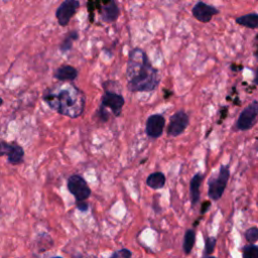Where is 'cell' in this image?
I'll use <instances>...</instances> for the list:
<instances>
[{
	"label": "cell",
	"mask_w": 258,
	"mask_h": 258,
	"mask_svg": "<svg viewBox=\"0 0 258 258\" xmlns=\"http://www.w3.org/2000/svg\"><path fill=\"white\" fill-rule=\"evenodd\" d=\"M131 256H132L131 251L126 248H123L113 252V254L109 258H131Z\"/></svg>",
	"instance_id": "7402d4cb"
},
{
	"label": "cell",
	"mask_w": 258,
	"mask_h": 258,
	"mask_svg": "<svg viewBox=\"0 0 258 258\" xmlns=\"http://www.w3.org/2000/svg\"><path fill=\"white\" fill-rule=\"evenodd\" d=\"M68 189L75 197L76 202L86 201L91 196V188L86 179L79 174H73L69 177Z\"/></svg>",
	"instance_id": "52a82bcc"
},
{
	"label": "cell",
	"mask_w": 258,
	"mask_h": 258,
	"mask_svg": "<svg viewBox=\"0 0 258 258\" xmlns=\"http://www.w3.org/2000/svg\"><path fill=\"white\" fill-rule=\"evenodd\" d=\"M3 104V100H2V98H0V106Z\"/></svg>",
	"instance_id": "484cf974"
},
{
	"label": "cell",
	"mask_w": 258,
	"mask_h": 258,
	"mask_svg": "<svg viewBox=\"0 0 258 258\" xmlns=\"http://www.w3.org/2000/svg\"><path fill=\"white\" fill-rule=\"evenodd\" d=\"M165 181H166L165 175L161 171L152 172L146 178V184L153 189L162 188L165 184Z\"/></svg>",
	"instance_id": "2e32d148"
},
{
	"label": "cell",
	"mask_w": 258,
	"mask_h": 258,
	"mask_svg": "<svg viewBox=\"0 0 258 258\" xmlns=\"http://www.w3.org/2000/svg\"><path fill=\"white\" fill-rule=\"evenodd\" d=\"M243 258H258V247L255 244H249L242 248Z\"/></svg>",
	"instance_id": "d6986e66"
},
{
	"label": "cell",
	"mask_w": 258,
	"mask_h": 258,
	"mask_svg": "<svg viewBox=\"0 0 258 258\" xmlns=\"http://www.w3.org/2000/svg\"><path fill=\"white\" fill-rule=\"evenodd\" d=\"M79 76V71L70 64H62L53 72V78L59 82H74Z\"/></svg>",
	"instance_id": "4fadbf2b"
},
{
	"label": "cell",
	"mask_w": 258,
	"mask_h": 258,
	"mask_svg": "<svg viewBox=\"0 0 258 258\" xmlns=\"http://www.w3.org/2000/svg\"><path fill=\"white\" fill-rule=\"evenodd\" d=\"M51 258H62V257H60V256H54V257H51Z\"/></svg>",
	"instance_id": "4316f807"
},
{
	"label": "cell",
	"mask_w": 258,
	"mask_h": 258,
	"mask_svg": "<svg viewBox=\"0 0 258 258\" xmlns=\"http://www.w3.org/2000/svg\"><path fill=\"white\" fill-rule=\"evenodd\" d=\"M257 115H258V101L253 100L240 112L235 124V130L248 131L252 129L257 121Z\"/></svg>",
	"instance_id": "5b68a950"
},
{
	"label": "cell",
	"mask_w": 258,
	"mask_h": 258,
	"mask_svg": "<svg viewBox=\"0 0 258 258\" xmlns=\"http://www.w3.org/2000/svg\"><path fill=\"white\" fill-rule=\"evenodd\" d=\"M230 177V169L228 164H223L220 166L219 172L213 175L208 182V196L213 201H218L222 198L227 183Z\"/></svg>",
	"instance_id": "277c9868"
},
{
	"label": "cell",
	"mask_w": 258,
	"mask_h": 258,
	"mask_svg": "<svg viewBox=\"0 0 258 258\" xmlns=\"http://www.w3.org/2000/svg\"><path fill=\"white\" fill-rule=\"evenodd\" d=\"M80 0H63L55 10V18L60 26H67L80 8Z\"/></svg>",
	"instance_id": "9c48e42d"
},
{
	"label": "cell",
	"mask_w": 258,
	"mask_h": 258,
	"mask_svg": "<svg viewBox=\"0 0 258 258\" xmlns=\"http://www.w3.org/2000/svg\"><path fill=\"white\" fill-rule=\"evenodd\" d=\"M236 23L250 29H256L258 27V14L256 12L248 13L242 16H239L235 19Z\"/></svg>",
	"instance_id": "9a60e30c"
},
{
	"label": "cell",
	"mask_w": 258,
	"mask_h": 258,
	"mask_svg": "<svg viewBox=\"0 0 258 258\" xmlns=\"http://www.w3.org/2000/svg\"><path fill=\"white\" fill-rule=\"evenodd\" d=\"M210 207H211V202L205 201V202L202 204V207H201V214L207 213V211L210 209Z\"/></svg>",
	"instance_id": "cb8c5ba5"
},
{
	"label": "cell",
	"mask_w": 258,
	"mask_h": 258,
	"mask_svg": "<svg viewBox=\"0 0 258 258\" xmlns=\"http://www.w3.org/2000/svg\"><path fill=\"white\" fill-rule=\"evenodd\" d=\"M127 88L131 93H148L156 90L160 76L147 53L140 47L129 51L126 68Z\"/></svg>",
	"instance_id": "6da1fadb"
},
{
	"label": "cell",
	"mask_w": 258,
	"mask_h": 258,
	"mask_svg": "<svg viewBox=\"0 0 258 258\" xmlns=\"http://www.w3.org/2000/svg\"><path fill=\"white\" fill-rule=\"evenodd\" d=\"M245 239L250 244H254L258 240V229L257 227H251L245 232Z\"/></svg>",
	"instance_id": "ffe728a7"
},
{
	"label": "cell",
	"mask_w": 258,
	"mask_h": 258,
	"mask_svg": "<svg viewBox=\"0 0 258 258\" xmlns=\"http://www.w3.org/2000/svg\"><path fill=\"white\" fill-rule=\"evenodd\" d=\"M95 3L99 4L95 6L90 13L94 9L98 8V13L101 20L105 23H113L115 22L120 15V8L115 0H93Z\"/></svg>",
	"instance_id": "8992f818"
},
{
	"label": "cell",
	"mask_w": 258,
	"mask_h": 258,
	"mask_svg": "<svg viewBox=\"0 0 258 258\" xmlns=\"http://www.w3.org/2000/svg\"><path fill=\"white\" fill-rule=\"evenodd\" d=\"M165 127V118L161 114H152L147 117L145 122V133L149 138H159Z\"/></svg>",
	"instance_id": "8fae6325"
},
{
	"label": "cell",
	"mask_w": 258,
	"mask_h": 258,
	"mask_svg": "<svg viewBox=\"0 0 258 258\" xmlns=\"http://www.w3.org/2000/svg\"><path fill=\"white\" fill-rule=\"evenodd\" d=\"M76 206L77 208L81 211V212H87V210L89 209V205L86 201H80V202H76Z\"/></svg>",
	"instance_id": "603a6c76"
},
{
	"label": "cell",
	"mask_w": 258,
	"mask_h": 258,
	"mask_svg": "<svg viewBox=\"0 0 258 258\" xmlns=\"http://www.w3.org/2000/svg\"><path fill=\"white\" fill-rule=\"evenodd\" d=\"M196 242V233L192 229H188L184 233L183 237V244H182V249L185 254H189L192 250V247Z\"/></svg>",
	"instance_id": "ac0fdd59"
},
{
	"label": "cell",
	"mask_w": 258,
	"mask_h": 258,
	"mask_svg": "<svg viewBox=\"0 0 258 258\" xmlns=\"http://www.w3.org/2000/svg\"><path fill=\"white\" fill-rule=\"evenodd\" d=\"M216 238L215 237H208L206 240V244H205V251H204V256H209L212 255L215 247H216Z\"/></svg>",
	"instance_id": "44dd1931"
},
{
	"label": "cell",
	"mask_w": 258,
	"mask_h": 258,
	"mask_svg": "<svg viewBox=\"0 0 258 258\" xmlns=\"http://www.w3.org/2000/svg\"><path fill=\"white\" fill-rule=\"evenodd\" d=\"M203 258H217V257H215V256H211V255H209V256H204Z\"/></svg>",
	"instance_id": "d4e9b609"
},
{
	"label": "cell",
	"mask_w": 258,
	"mask_h": 258,
	"mask_svg": "<svg viewBox=\"0 0 258 258\" xmlns=\"http://www.w3.org/2000/svg\"><path fill=\"white\" fill-rule=\"evenodd\" d=\"M219 9L213 5L207 4L204 1H198L191 8L192 16L202 23H208L212 18L219 13Z\"/></svg>",
	"instance_id": "7c38bea8"
},
{
	"label": "cell",
	"mask_w": 258,
	"mask_h": 258,
	"mask_svg": "<svg viewBox=\"0 0 258 258\" xmlns=\"http://www.w3.org/2000/svg\"><path fill=\"white\" fill-rule=\"evenodd\" d=\"M79 39V32L77 30L69 31L64 37L62 38L60 44H59V50L62 53H67L73 48V43Z\"/></svg>",
	"instance_id": "e0dca14e"
},
{
	"label": "cell",
	"mask_w": 258,
	"mask_h": 258,
	"mask_svg": "<svg viewBox=\"0 0 258 258\" xmlns=\"http://www.w3.org/2000/svg\"><path fill=\"white\" fill-rule=\"evenodd\" d=\"M42 99L50 109L70 118L80 117L85 109V95L73 84L48 89Z\"/></svg>",
	"instance_id": "7a4b0ae2"
},
{
	"label": "cell",
	"mask_w": 258,
	"mask_h": 258,
	"mask_svg": "<svg viewBox=\"0 0 258 258\" xmlns=\"http://www.w3.org/2000/svg\"><path fill=\"white\" fill-rule=\"evenodd\" d=\"M6 155L7 160L12 165H17L23 162L24 150L16 142H7L0 139V156Z\"/></svg>",
	"instance_id": "30bf717a"
},
{
	"label": "cell",
	"mask_w": 258,
	"mask_h": 258,
	"mask_svg": "<svg viewBox=\"0 0 258 258\" xmlns=\"http://www.w3.org/2000/svg\"><path fill=\"white\" fill-rule=\"evenodd\" d=\"M189 124V117L183 110H178L173 113L169 118V124L166 128L168 136L176 137L182 134Z\"/></svg>",
	"instance_id": "ba28073f"
},
{
	"label": "cell",
	"mask_w": 258,
	"mask_h": 258,
	"mask_svg": "<svg viewBox=\"0 0 258 258\" xmlns=\"http://www.w3.org/2000/svg\"><path fill=\"white\" fill-rule=\"evenodd\" d=\"M124 104L125 100L121 94L106 90L101 99V106L98 111V117L102 121H107L110 116L108 110H110L115 117H119L122 113Z\"/></svg>",
	"instance_id": "3957f363"
},
{
	"label": "cell",
	"mask_w": 258,
	"mask_h": 258,
	"mask_svg": "<svg viewBox=\"0 0 258 258\" xmlns=\"http://www.w3.org/2000/svg\"><path fill=\"white\" fill-rule=\"evenodd\" d=\"M205 177V174L202 172H197L189 181V195H190V203L191 207L194 208L201 199V184Z\"/></svg>",
	"instance_id": "5bb4252c"
}]
</instances>
